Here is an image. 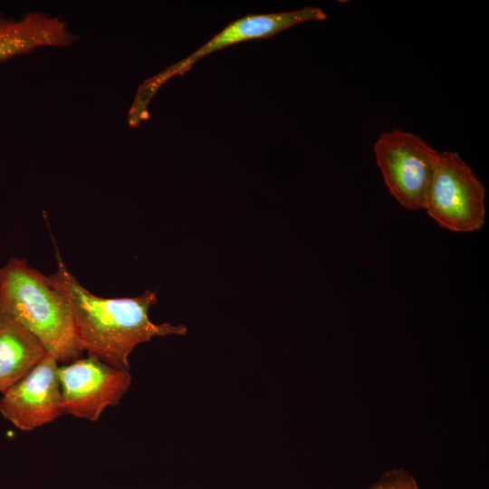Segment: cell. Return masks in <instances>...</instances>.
<instances>
[{
    "label": "cell",
    "instance_id": "7",
    "mask_svg": "<svg viewBox=\"0 0 489 489\" xmlns=\"http://www.w3.org/2000/svg\"><path fill=\"white\" fill-rule=\"evenodd\" d=\"M58 363L46 353L33 369L3 393L0 413L15 427L34 430L64 414Z\"/></svg>",
    "mask_w": 489,
    "mask_h": 489
},
{
    "label": "cell",
    "instance_id": "1",
    "mask_svg": "<svg viewBox=\"0 0 489 489\" xmlns=\"http://www.w3.org/2000/svg\"><path fill=\"white\" fill-rule=\"evenodd\" d=\"M57 270L50 278L66 297L79 342L89 356L118 369H129V355L136 346L153 337L185 335L184 325L156 324L149 316L157 302L149 290L129 298H102L85 289L56 254Z\"/></svg>",
    "mask_w": 489,
    "mask_h": 489
},
{
    "label": "cell",
    "instance_id": "5",
    "mask_svg": "<svg viewBox=\"0 0 489 489\" xmlns=\"http://www.w3.org/2000/svg\"><path fill=\"white\" fill-rule=\"evenodd\" d=\"M325 19L327 14L321 8L306 6L293 11L250 14L235 20L196 52L145 81L139 89L135 104L147 110L151 98L163 83L175 75H183L197 61L214 52L243 42L270 38L301 23Z\"/></svg>",
    "mask_w": 489,
    "mask_h": 489
},
{
    "label": "cell",
    "instance_id": "3",
    "mask_svg": "<svg viewBox=\"0 0 489 489\" xmlns=\"http://www.w3.org/2000/svg\"><path fill=\"white\" fill-rule=\"evenodd\" d=\"M485 188L456 152H439L424 209L439 226L457 233L480 230L485 222Z\"/></svg>",
    "mask_w": 489,
    "mask_h": 489
},
{
    "label": "cell",
    "instance_id": "11",
    "mask_svg": "<svg viewBox=\"0 0 489 489\" xmlns=\"http://www.w3.org/2000/svg\"><path fill=\"white\" fill-rule=\"evenodd\" d=\"M418 489H421V488H418Z\"/></svg>",
    "mask_w": 489,
    "mask_h": 489
},
{
    "label": "cell",
    "instance_id": "6",
    "mask_svg": "<svg viewBox=\"0 0 489 489\" xmlns=\"http://www.w3.org/2000/svg\"><path fill=\"white\" fill-rule=\"evenodd\" d=\"M64 414L99 420L109 407L117 406L131 384L129 370L112 368L89 356L59 366Z\"/></svg>",
    "mask_w": 489,
    "mask_h": 489
},
{
    "label": "cell",
    "instance_id": "10",
    "mask_svg": "<svg viewBox=\"0 0 489 489\" xmlns=\"http://www.w3.org/2000/svg\"><path fill=\"white\" fill-rule=\"evenodd\" d=\"M414 476L403 469H392L382 475L368 489H418Z\"/></svg>",
    "mask_w": 489,
    "mask_h": 489
},
{
    "label": "cell",
    "instance_id": "8",
    "mask_svg": "<svg viewBox=\"0 0 489 489\" xmlns=\"http://www.w3.org/2000/svg\"><path fill=\"white\" fill-rule=\"evenodd\" d=\"M75 36L63 21L43 13H27L19 19L0 13V62L39 47H64Z\"/></svg>",
    "mask_w": 489,
    "mask_h": 489
},
{
    "label": "cell",
    "instance_id": "2",
    "mask_svg": "<svg viewBox=\"0 0 489 489\" xmlns=\"http://www.w3.org/2000/svg\"><path fill=\"white\" fill-rule=\"evenodd\" d=\"M0 304L58 362L66 364L83 354L66 297L50 276L31 267L25 259L12 257L0 267Z\"/></svg>",
    "mask_w": 489,
    "mask_h": 489
},
{
    "label": "cell",
    "instance_id": "9",
    "mask_svg": "<svg viewBox=\"0 0 489 489\" xmlns=\"http://www.w3.org/2000/svg\"><path fill=\"white\" fill-rule=\"evenodd\" d=\"M46 353L39 340L0 304V392L25 376Z\"/></svg>",
    "mask_w": 489,
    "mask_h": 489
},
{
    "label": "cell",
    "instance_id": "4",
    "mask_svg": "<svg viewBox=\"0 0 489 489\" xmlns=\"http://www.w3.org/2000/svg\"><path fill=\"white\" fill-rule=\"evenodd\" d=\"M374 153L390 195L407 209H424L439 152L419 136L394 129L379 136Z\"/></svg>",
    "mask_w": 489,
    "mask_h": 489
}]
</instances>
